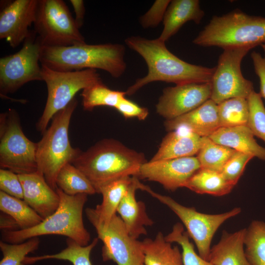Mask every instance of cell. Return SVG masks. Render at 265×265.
<instances>
[{"mask_svg": "<svg viewBox=\"0 0 265 265\" xmlns=\"http://www.w3.org/2000/svg\"><path fill=\"white\" fill-rule=\"evenodd\" d=\"M41 65L43 81L47 87L48 96L42 114L36 124V129L43 134L53 116L65 108L79 91L102 80L95 69L61 72Z\"/></svg>", "mask_w": 265, "mask_h": 265, "instance_id": "obj_7", "label": "cell"}, {"mask_svg": "<svg viewBox=\"0 0 265 265\" xmlns=\"http://www.w3.org/2000/svg\"><path fill=\"white\" fill-rule=\"evenodd\" d=\"M209 137L217 144L265 160V148L257 142L247 125L219 127Z\"/></svg>", "mask_w": 265, "mask_h": 265, "instance_id": "obj_23", "label": "cell"}, {"mask_svg": "<svg viewBox=\"0 0 265 265\" xmlns=\"http://www.w3.org/2000/svg\"><path fill=\"white\" fill-rule=\"evenodd\" d=\"M249 116L247 126L254 136L265 142V106L259 93L254 91L247 98Z\"/></svg>", "mask_w": 265, "mask_h": 265, "instance_id": "obj_36", "label": "cell"}, {"mask_svg": "<svg viewBox=\"0 0 265 265\" xmlns=\"http://www.w3.org/2000/svg\"><path fill=\"white\" fill-rule=\"evenodd\" d=\"M246 256L251 265H265V222L254 220L246 228Z\"/></svg>", "mask_w": 265, "mask_h": 265, "instance_id": "obj_32", "label": "cell"}, {"mask_svg": "<svg viewBox=\"0 0 265 265\" xmlns=\"http://www.w3.org/2000/svg\"><path fill=\"white\" fill-rule=\"evenodd\" d=\"M143 265H144V264Z\"/></svg>", "mask_w": 265, "mask_h": 265, "instance_id": "obj_44", "label": "cell"}, {"mask_svg": "<svg viewBox=\"0 0 265 265\" xmlns=\"http://www.w3.org/2000/svg\"><path fill=\"white\" fill-rule=\"evenodd\" d=\"M23 188V200L44 219L58 207L60 197L39 173L18 174Z\"/></svg>", "mask_w": 265, "mask_h": 265, "instance_id": "obj_17", "label": "cell"}, {"mask_svg": "<svg viewBox=\"0 0 265 265\" xmlns=\"http://www.w3.org/2000/svg\"><path fill=\"white\" fill-rule=\"evenodd\" d=\"M40 240L38 237L30 238L20 243H9L0 241L3 257L0 265H26L24 261L26 256L37 250Z\"/></svg>", "mask_w": 265, "mask_h": 265, "instance_id": "obj_35", "label": "cell"}, {"mask_svg": "<svg viewBox=\"0 0 265 265\" xmlns=\"http://www.w3.org/2000/svg\"><path fill=\"white\" fill-rule=\"evenodd\" d=\"M0 228L1 231H11L20 230L15 220L12 217L3 212H2V214H0Z\"/></svg>", "mask_w": 265, "mask_h": 265, "instance_id": "obj_43", "label": "cell"}, {"mask_svg": "<svg viewBox=\"0 0 265 265\" xmlns=\"http://www.w3.org/2000/svg\"><path fill=\"white\" fill-rule=\"evenodd\" d=\"M202 138L203 137L184 129L169 132L150 161L194 156L200 149Z\"/></svg>", "mask_w": 265, "mask_h": 265, "instance_id": "obj_21", "label": "cell"}, {"mask_svg": "<svg viewBox=\"0 0 265 265\" xmlns=\"http://www.w3.org/2000/svg\"><path fill=\"white\" fill-rule=\"evenodd\" d=\"M141 242L144 265H184L178 247L167 241L161 232L154 238H146Z\"/></svg>", "mask_w": 265, "mask_h": 265, "instance_id": "obj_25", "label": "cell"}, {"mask_svg": "<svg viewBox=\"0 0 265 265\" xmlns=\"http://www.w3.org/2000/svg\"><path fill=\"white\" fill-rule=\"evenodd\" d=\"M126 45L144 59L147 74L137 80L126 91L131 95L154 81L172 82L176 85L189 83L211 82L215 67L209 68L187 63L170 52L165 42L138 36L127 38Z\"/></svg>", "mask_w": 265, "mask_h": 265, "instance_id": "obj_1", "label": "cell"}, {"mask_svg": "<svg viewBox=\"0 0 265 265\" xmlns=\"http://www.w3.org/2000/svg\"><path fill=\"white\" fill-rule=\"evenodd\" d=\"M133 179V176H128L115 180L100 190L103 200L101 204L95 208L85 209L86 216L94 225L105 227L107 226L112 217L116 214L117 208Z\"/></svg>", "mask_w": 265, "mask_h": 265, "instance_id": "obj_19", "label": "cell"}, {"mask_svg": "<svg viewBox=\"0 0 265 265\" xmlns=\"http://www.w3.org/2000/svg\"><path fill=\"white\" fill-rule=\"evenodd\" d=\"M139 187V189L145 191L166 205L178 216L186 228L189 238L194 241L199 255L207 260L210 253L213 237L217 229L227 220L241 212V209L237 207L220 214L203 213L197 211L194 208L180 204L169 196L156 192L141 183Z\"/></svg>", "mask_w": 265, "mask_h": 265, "instance_id": "obj_10", "label": "cell"}, {"mask_svg": "<svg viewBox=\"0 0 265 265\" xmlns=\"http://www.w3.org/2000/svg\"><path fill=\"white\" fill-rule=\"evenodd\" d=\"M126 95V92L110 89L101 80L82 91V105L85 110H92L99 106H108L115 108Z\"/></svg>", "mask_w": 265, "mask_h": 265, "instance_id": "obj_31", "label": "cell"}, {"mask_svg": "<svg viewBox=\"0 0 265 265\" xmlns=\"http://www.w3.org/2000/svg\"><path fill=\"white\" fill-rule=\"evenodd\" d=\"M75 13V21L77 27L80 29L83 25L85 15V6L82 0H70Z\"/></svg>", "mask_w": 265, "mask_h": 265, "instance_id": "obj_42", "label": "cell"}, {"mask_svg": "<svg viewBox=\"0 0 265 265\" xmlns=\"http://www.w3.org/2000/svg\"><path fill=\"white\" fill-rule=\"evenodd\" d=\"M93 226L98 238L103 243L102 256L104 261H112L117 265L144 264L141 242L130 234L119 216L115 214L105 227Z\"/></svg>", "mask_w": 265, "mask_h": 265, "instance_id": "obj_13", "label": "cell"}, {"mask_svg": "<svg viewBox=\"0 0 265 265\" xmlns=\"http://www.w3.org/2000/svg\"><path fill=\"white\" fill-rule=\"evenodd\" d=\"M0 210L15 220L20 230L32 228L44 220L23 199L2 191H0Z\"/></svg>", "mask_w": 265, "mask_h": 265, "instance_id": "obj_27", "label": "cell"}, {"mask_svg": "<svg viewBox=\"0 0 265 265\" xmlns=\"http://www.w3.org/2000/svg\"><path fill=\"white\" fill-rule=\"evenodd\" d=\"M235 151L213 142L209 137H203L202 145L196 157L201 168L221 172Z\"/></svg>", "mask_w": 265, "mask_h": 265, "instance_id": "obj_30", "label": "cell"}, {"mask_svg": "<svg viewBox=\"0 0 265 265\" xmlns=\"http://www.w3.org/2000/svg\"><path fill=\"white\" fill-rule=\"evenodd\" d=\"M234 186L220 172L200 168L189 179L185 187L199 194L220 196L230 192Z\"/></svg>", "mask_w": 265, "mask_h": 265, "instance_id": "obj_26", "label": "cell"}, {"mask_svg": "<svg viewBox=\"0 0 265 265\" xmlns=\"http://www.w3.org/2000/svg\"><path fill=\"white\" fill-rule=\"evenodd\" d=\"M204 15L198 0H171L162 21V31L158 38L165 43L186 22L200 24Z\"/></svg>", "mask_w": 265, "mask_h": 265, "instance_id": "obj_22", "label": "cell"}, {"mask_svg": "<svg viewBox=\"0 0 265 265\" xmlns=\"http://www.w3.org/2000/svg\"><path fill=\"white\" fill-rule=\"evenodd\" d=\"M125 53V46L119 44L89 45L85 43L66 47L42 46L40 63L61 72L101 69L118 78L126 69Z\"/></svg>", "mask_w": 265, "mask_h": 265, "instance_id": "obj_3", "label": "cell"}, {"mask_svg": "<svg viewBox=\"0 0 265 265\" xmlns=\"http://www.w3.org/2000/svg\"><path fill=\"white\" fill-rule=\"evenodd\" d=\"M165 238L168 242H176L181 246L184 265H213L197 254L193 243L190 241L187 233L181 223L175 224L171 231L165 236Z\"/></svg>", "mask_w": 265, "mask_h": 265, "instance_id": "obj_34", "label": "cell"}, {"mask_svg": "<svg viewBox=\"0 0 265 265\" xmlns=\"http://www.w3.org/2000/svg\"><path fill=\"white\" fill-rule=\"evenodd\" d=\"M38 0H15L2 2L0 12V39L13 48L29 35V27L35 18Z\"/></svg>", "mask_w": 265, "mask_h": 265, "instance_id": "obj_16", "label": "cell"}, {"mask_svg": "<svg viewBox=\"0 0 265 265\" xmlns=\"http://www.w3.org/2000/svg\"><path fill=\"white\" fill-rule=\"evenodd\" d=\"M251 57L255 74L259 79V94L265 99V54L263 56L260 53L254 51L251 54Z\"/></svg>", "mask_w": 265, "mask_h": 265, "instance_id": "obj_41", "label": "cell"}, {"mask_svg": "<svg viewBox=\"0 0 265 265\" xmlns=\"http://www.w3.org/2000/svg\"><path fill=\"white\" fill-rule=\"evenodd\" d=\"M55 183L56 187L69 195H92L96 193L87 177L72 163H68L62 167Z\"/></svg>", "mask_w": 265, "mask_h": 265, "instance_id": "obj_29", "label": "cell"}, {"mask_svg": "<svg viewBox=\"0 0 265 265\" xmlns=\"http://www.w3.org/2000/svg\"><path fill=\"white\" fill-rule=\"evenodd\" d=\"M253 158L251 155L236 151L220 173L225 180L235 186L242 175L246 164Z\"/></svg>", "mask_w": 265, "mask_h": 265, "instance_id": "obj_37", "label": "cell"}, {"mask_svg": "<svg viewBox=\"0 0 265 265\" xmlns=\"http://www.w3.org/2000/svg\"><path fill=\"white\" fill-rule=\"evenodd\" d=\"M33 25L43 46L66 47L85 43L62 0H38Z\"/></svg>", "mask_w": 265, "mask_h": 265, "instance_id": "obj_9", "label": "cell"}, {"mask_svg": "<svg viewBox=\"0 0 265 265\" xmlns=\"http://www.w3.org/2000/svg\"><path fill=\"white\" fill-rule=\"evenodd\" d=\"M170 1L169 0H156L146 13L140 18L141 26L145 28L157 26L163 21Z\"/></svg>", "mask_w": 265, "mask_h": 265, "instance_id": "obj_38", "label": "cell"}, {"mask_svg": "<svg viewBox=\"0 0 265 265\" xmlns=\"http://www.w3.org/2000/svg\"><path fill=\"white\" fill-rule=\"evenodd\" d=\"M77 105L78 101L75 98L57 112L37 143V172L44 176L54 190L57 188L56 179L60 170L67 163H72L81 151L71 146L69 138L70 120Z\"/></svg>", "mask_w": 265, "mask_h": 265, "instance_id": "obj_6", "label": "cell"}, {"mask_svg": "<svg viewBox=\"0 0 265 265\" xmlns=\"http://www.w3.org/2000/svg\"><path fill=\"white\" fill-rule=\"evenodd\" d=\"M115 108L126 118H137L144 120L149 114L147 108L139 106L125 97L121 99Z\"/></svg>", "mask_w": 265, "mask_h": 265, "instance_id": "obj_40", "label": "cell"}, {"mask_svg": "<svg viewBox=\"0 0 265 265\" xmlns=\"http://www.w3.org/2000/svg\"><path fill=\"white\" fill-rule=\"evenodd\" d=\"M192 42L203 47L223 50L245 48L250 50L265 45V17L249 15L234 10L214 16Z\"/></svg>", "mask_w": 265, "mask_h": 265, "instance_id": "obj_5", "label": "cell"}, {"mask_svg": "<svg viewBox=\"0 0 265 265\" xmlns=\"http://www.w3.org/2000/svg\"><path fill=\"white\" fill-rule=\"evenodd\" d=\"M0 191L23 199V188L18 174L7 169H0Z\"/></svg>", "mask_w": 265, "mask_h": 265, "instance_id": "obj_39", "label": "cell"}, {"mask_svg": "<svg viewBox=\"0 0 265 265\" xmlns=\"http://www.w3.org/2000/svg\"><path fill=\"white\" fill-rule=\"evenodd\" d=\"M200 168L199 161L195 156L149 161L141 165L136 177L157 182L166 189L174 191L185 187Z\"/></svg>", "mask_w": 265, "mask_h": 265, "instance_id": "obj_15", "label": "cell"}, {"mask_svg": "<svg viewBox=\"0 0 265 265\" xmlns=\"http://www.w3.org/2000/svg\"><path fill=\"white\" fill-rule=\"evenodd\" d=\"M146 162L142 153L116 140L105 139L81 151L72 163L84 174L99 193L103 186L115 180L136 177Z\"/></svg>", "mask_w": 265, "mask_h": 265, "instance_id": "obj_2", "label": "cell"}, {"mask_svg": "<svg viewBox=\"0 0 265 265\" xmlns=\"http://www.w3.org/2000/svg\"><path fill=\"white\" fill-rule=\"evenodd\" d=\"M219 127L247 125L249 109L247 99L234 98L218 105Z\"/></svg>", "mask_w": 265, "mask_h": 265, "instance_id": "obj_33", "label": "cell"}, {"mask_svg": "<svg viewBox=\"0 0 265 265\" xmlns=\"http://www.w3.org/2000/svg\"><path fill=\"white\" fill-rule=\"evenodd\" d=\"M246 228L233 233L223 231L219 242L211 247L208 261L213 265H251L245 253Z\"/></svg>", "mask_w": 265, "mask_h": 265, "instance_id": "obj_24", "label": "cell"}, {"mask_svg": "<svg viewBox=\"0 0 265 265\" xmlns=\"http://www.w3.org/2000/svg\"><path fill=\"white\" fill-rule=\"evenodd\" d=\"M42 45L34 31L16 53L0 58V92L6 96L32 81H43L40 63Z\"/></svg>", "mask_w": 265, "mask_h": 265, "instance_id": "obj_11", "label": "cell"}, {"mask_svg": "<svg viewBox=\"0 0 265 265\" xmlns=\"http://www.w3.org/2000/svg\"><path fill=\"white\" fill-rule=\"evenodd\" d=\"M99 238H95L93 241L86 246H81L74 240L67 238V247L60 252L51 255H44L33 257H26L24 263L32 264L38 261L47 259H56L68 261L73 265H92L90 261V253L97 244Z\"/></svg>", "mask_w": 265, "mask_h": 265, "instance_id": "obj_28", "label": "cell"}, {"mask_svg": "<svg viewBox=\"0 0 265 265\" xmlns=\"http://www.w3.org/2000/svg\"><path fill=\"white\" fill-rule=\"evenodd\" d=\"M0 166L17 174L37 171V143L24 134L18 112L14 109L0 116Z\"/></svg>", "mask_w": 265, "mask_h": 265, "instance_id": "obj_8", "label": "cell"}, {"mask_svg": "<svg viewBox=\"0 0 265 265\" xmlns=\"http://www.w3.org/2000/svg\"><path fill=\"white\" fill-rule=\"evenodd\" d=\"M133 177V181L120 202L116 212L130 234L137 239L140 236L147 234L145 227L151 226L154 222L147 214L144 203L137 201L136 199L135 193L139 189L140 181L136 177Z\"/></svg>", "mask_w": 265, "mask_h": 265, "instance_id": "obj_20", "label": "cell"}, {"mask_svg": "<svg viewBox=\"0 0 265 265\" xmlns=\"http://www.w3.org/2000/svg\"><path fill=\"white\" fill-rule=\"evenodd\" d=\"M250 50L245 48L224 49L215 67L211 83V99L218 105L234 98L247 99L254 91L252 82L241 71V63Z\"/></svg>", "mask_w": 265, "mask_h": 265, "instance_id": "obj_12", "label": "cell"}, {"mask_svg": "<svg viewBox=\"0 0 265 265\" xmlns=\"http://www.w3.org/2000/svg\"><path fill=\"white\" fill-rule=\"evenodd\" d=\"M60 197L57 210L38 225L27 229L1 231V239L9 243H20L40 236L56 235L66 236L81 246L89 244V232L82 218L87 194L69 195L56 188Z\"/></svg>", "mask_w": 265, "mask_h": 265, "instance_id": "obj_4", "label": "cell"}, {"mask_svg": "<svg viewBox=\"0 0 265 265\" xmlns=\"http://www.w3.org/2000/svg\"><path fill=\"white\" fill-rule=\"evenodd\" d=\"M211 82L189 83L168 87L156 105V111L166 120H172L199 107L210 99Z\"/></svg>", "mask_w": 265, "mask_h": 265, "instance_id": "obj_14", "label": "cell"}, {"mask_svg": "<svg viewBox=\"0 0 265 265\" xmlns=\"http://www.w3.org/2000/svg\"><path fill=\"white\" fill-rule=\"evenodd\" d=\"M164 126L169 132L184 129L201 137H209L219 128L218 105L210 99L185 114L166 120Z\"/></svg>", "mask_w": 265, "mask_h": 265, "instance_id": "obj_18", "label": "cell"}]
</instances>
